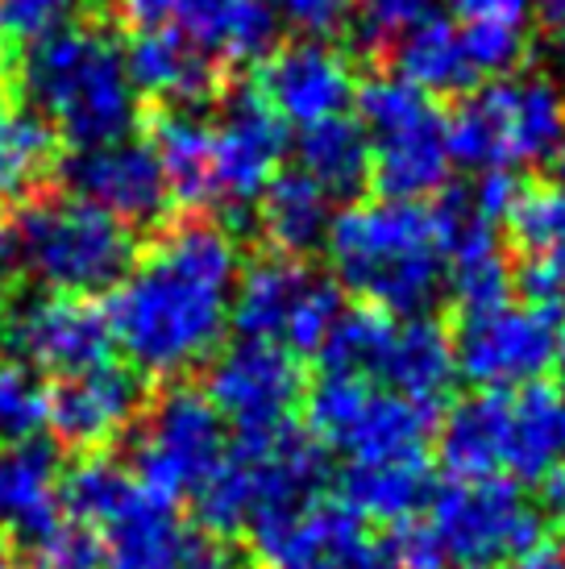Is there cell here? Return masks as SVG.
I'll use <instances>...</instances> for the list:
<instances>
[{"label": "cell", "mask_w": 565, "mask_h": 569, "mask_svg": "<svg viewBox=\"0 0 565 569\" xmlns=\"http://www.w3.org/2000/svg\"><path fill=\"white\" fill-rule=\"evenodd\" d=\"M241 283V250L229 229L184 221L112 287L109 332L146 375L175 379L208 362L229 332Z\"/></svg>", "instance_id": "cell-1"}, {"label": "cell", "mask_w": 565, "mask_h": 569, "mask_svg": "<svg viewBox=\"0 0 565 569\" xmlns=\"http://www.w3.org/2000/svg\"><path fill=\"white\" fill-rule=\"evenodd\" d=\"M325 253L337 287L387 317H420L445 287V238L437 204L361 200L333 217Z\"/></svg>", "instance_id": "cell-2"}, {"label": "cell", "mask_w": 565, "mask_h": 569, "mask_svg": "<svg viewBox=\"0 0 565 569\" xmlns=\"http://www.w3.org/2000/svg\"><path fill=\"white\" fill-rule=\"evenodd\" d=\"M21 96L33 117L76 150L121 142L138 126V88L126 47L100 26H63L26 47L17 63Z\"/></svg>", "instance_id": "cell-3"}, {"label": "cell", "mask_w": 565, "mask_h": 569, "mask_svg": "<svg viewBox=\"0 0 565 569\" xmlns=\"http://www.w3.org/2000/svg\"><path fill=\"white\" fill-rule=\"evenodd\" d=\"M17 267L33 274L42 291L100 296L117 287L133 267V229L76 196L33 200L13 224Z\"/></svg>", "instance_id": "cell-4"}, {"label": "cell", "mask_w": 565, "mask_h": 569, "mask_svg": "<svg viewBox=\"0 0 565 569\" xmlns=\"http://www.w3.org/2000/svg\"><path fill=\"white\" fill-rule=\"evenodd\" d=\"M59 507L100 540V569H179L191 545L171 499L146 490L117 461L88 458L63 478Z\"/></svg>", "instance_id": "cell-5"}, {"label": "cell", "mask_w": 565, "mask_h": 569, "mask_svg": "<svg viewBox=\"0 0 565 569\" xmlns=\"http://www.w3.org/2000/svg\"><path fill=\"white\" fill-rule=\"evenodd\" d=\"M325 470V449L313 441V432H299L296 425L254 432L241 437L196 490V511L205 528L229 537L250 528L258 516L320 499Z\"/></svg>", "instance_id": "cell-6"}, {"label": "cell", "mask_w": 565, "mask_h": 569, "mask_svg": "<svg viewBox=\"0 0 565 569\" xmlns=\"http://www.w3.org/2000/svg\"><path fill=\"white\" fill-rule=\"evenodd\" d=\"M565 146V92L545 76H503L462 100L449 150L474 171H516L557 159Z\"/></svg>", "instance_id": "cell-7"}, {"label": "cell", "mask_w": 565, "mask_h": 569, "mask_svg": "<svg viewBox=\"0 0 565 569\" xmlns=\"http://www.w3.org/2000/svg\"><path fill=\"white\" fill-rule=\"evenodd\" d=\"M354 100L370 150V174L387 200H424L449 183V117L433 96L399 76H375Z\"/></svg>", "instance_id": "cell-8"}, {"label": "cell", "mask_w": 565, "mask_h": 569, "mask_svg": "<svg viewBox=\"0 0 565 569\" xmlns=\"http://www.w3.org/2000/svg\"><path fill=\"white\" fill-rule=\"evenodd\" d=\"M325 370L358 375L391 396L433 408L454 387V341L428 317H387V312H346L325 341Z\"/></svg>", "instance_id": "cell-9"}, {"label": "cell", "mask_w": 565, "mask_h": 569, "mask_svg": "<svg viewBox=\"0 0 565 569\" xmlns=\"http://www.w3.org/2000/svg\"><path fill=\"white\" fill-rule=\"evenodd\" d=\"M433 416H437L433 408H420L341 370H325V379L308 396L313 441L341 453L346 466L428 458Z\"/></svg>", "instance_id": "cell-10"}, {"label": "cell", "mask_w": 565, "mask_h": 569, "mask_svg": "<svg viewBox=\"0 0 565 569\" xmlns=\"http://www.w3.org/2000/svg\"><path fill=\"white\" fill-rule=\"evenodd\" d=\"M424 537L440 566L499 569L541 545V516L507 478L449 482L428 499Z\"/></svg>", "instance_id": "cell-11"}, {"label": "cell", "mask_w": 565, "mask_h": 569, "mask_svg": "<svg viewBox=\"0 0 565 569\" xmlns=\"http://www.w3.org/2000/svg\"><path fill=\"white\" fill-rule=\"evenodd\" d=\"M341 317V287L333 279L299 258H262L237 283L229 325L241 332V341L313 353L325 349Z\"/></svg>", "instance_id": "cell-12"}, {"label": "cell", "mask_w": 565, "mask_h": 569, "mask_svg": "<svg viewBox=\"0 0 565 569\" xmlns=\"http://www.w3.org/2000/svg\"><path fill=\"white\" fill-rule=\"evenodd\" d=\"M229 453L225 420L196 387H171L146 411L133 441V475L162 499L196 495Z\"/></svg>", "instance_id": "cell-13"}, {"label": "cell", "mask_w": 565, "mask_h": 569, "mask_svg": "<svg viewBox=\"0 0 565 569\" xmlns=\"http://www.w3.org/2000/svg\"><path fill=\"white\" fill-rule=\"evenodd\" d=\"M454 341L457 375L483 391L533 387L557 358L553 317L533 303H499L483 312H462Z\"/></svg>", "instance_id": "cell-14"}, {"label": "cell", "mask_w": 565, "mask_h": 569, "mask_svg": "<svg viewBox=\"0 0 565 569\" xmlns=\"http://www.w3.org/2000/svg\"><path fill=\"white\" fill-rule=\"evenodd\" d=\"M0 337L13 349L17 362L30 366L33 375H59V379L109 362L112 349L109 317L92 300L59 291H33L9 303Z\"/></svg>", "instance_id": "cell-15"}, {"label": "cell", "mask_w": 565, "mask_h": 569, "mask_svg": "<svg viewBox=\"0 0 565 569\" xmlns=\"http://www.w3.org/2000/svg\"><path fill=\"white\" fill-rule=\"evenodd\" d=\"M208 403L241 437L275 432L291 425V411L304 399V366L296 353L262 341H234L208 362Z\"/></svg>", "instance_id": "cell-16"}, {"label": "cell", "mask_w": 565, "mask_h": 569, "mask_svg": "<svg viewBox=\"0 0 565 569\" xmlns=\"http://www.w3.org/2000/svg\"><path fill=\"white\" fill-rule=\"evenodd\" d=\"M287 129L258 92H237L212 126V200L225 208L258 204L279 179Z\"/></svg>", "instance_id": "cell-17"}, {"label": "cell", "mask_w": 565, "mask_h": 569, "mask_svg": "<svg viewBox=\"0 0 565 569\" xmlns=\"http://www.w3.org/2000/svg\"><path fill=\"white\" fill-rule=\"evenodd\" d=\"M258 88L275 117L299 129L346 117V104L358 96L349 59L325 38H299L291 47L275 50L262 67Z\"/></svg>", "instance_id": "cell-18"}, {"label": "cell", "mask_w": 565, "mask_h": 569, "mask_svg": "<svg viewBox=\"0 0 565 569\" xmlns=\"http://www.w3.org/2000/svg\"><path fill=\"white\" fill-rule=\"evenodd\" d=\"M67 188L76 200H88L121 224L158 221L171 204L155 150L129 138L76 150L67 159Z\"/></svg>", "instance_id": "cell-19"}, {"label": "cell", "mask_w": 565, "mask_h": 569, "mask_svg": "<svg viewBox=\"0 0 565 569\" xmlns=\"http://www.w3.org/2000/svg\"><path fill=\"white\" fill-rule=\"evenodd\" d=\"M141 411V382L133 370L100 362L92 370L67 375L50 391V428L76 449H105Z\"/></svg>", "instance_id": "cell-20"}, {"label": "cell", "mask_w": 565, "mask_h": 569, "mask_svg": "<svg viewBox=\"0 0 565 569\" xmlns=\"http://www.w3.org/2000/svg\"><path fill=\"white\" fill-rule=\"evenodd\" d=\"M126 67L138 96L162 100L167 112H191L217 88V67L179 30H138L126 47Z\"/></svg>", "instance_id": "cell-21"}, {"label": "cell", "mask_w": 565, "mask_h": 569, "mask_svg": "<svg viewBox=\"0 0 565 569\" xmlns=\"http://www.w3.org/2000/svg\"><path fill=\"white\" fill-rule=\"evenodd\" d=\"M512 229L524 250L519 283L533 308L557 317L565 308V188H536L519 196Z\"/></svg>", "instance_id": "cell-22"}, {"label": "cell", "mask_w": 565, "mask_h": 569, "mask_svg": "<svg viewBox=\"0 0 565 569\" xmlns=\"http://www.w3.org/2000/svg\"><path fill=\"white\" fill-rule=\"evenodd\" d=\"M184 38L212 67H246L267 59L279 21L262 0H188L184 4Z\"/></svg>", "instance_id": "cell-23"}, {"label": "cell", "mask_w": 565, "mask_h": 569, "mask_svg": "<svg viewBox=\"0 0 565 569\" xmlns=\"http://www.w3.org/2000/svg\"><path fill=\"white\" fill-rule=\"evenodd\" d=\"M565 466V391L533 382L507 396V453L503 470L516 478H553Z\"/></svg>", "instance_id": "cell-24"}, {"label": "cell", "mask_w": 565, "mask_h": 569, "mask_svg": "<svg viewBox=\"0 0 565 569\" xmlns=\"http://www.w3.org/2000/svg\"><path fill=\"white\" fill-rule=\"evenodd\" d=\"M507 396L512 391H478L462 399L440 425L437 449L454 482L499 478L507 453Z\"/></svg>", "instance_id": "cell-25"}, {"label": "cell", "mask_w": 565, "mask_h": 569, "mask_svg": "<svg viewBox=\"0 0 565 569\" xmlns=\"http://www.w3.org/2000/svg\"><path fill=\"white\" fill-rule=\"evenodd\" d=\"M395 76L412 88H420L424 96H457L478 80L470 54H466L462 26L437 13H428L420 26H412L395 42Z\"/></svg>", "instance_id": "cell-26"}, {"label": "cell", "mask_w": 565, "mask_h": 569, "mask_svg": "<svg viewBox=\"0 0 565 569\" xmlns=\"http://www.w3.org/2000/svg\"><path fill=\"white\" fill-rule=\"evenodd\" d=\"M341 490H346L341 503L358 520L404 528L433 499V461L420 458V461H378V466H346Z\"/></svg>", "instance_id": "cell-27"}, {"label": "cell", "mask_w": 565, "mask_h": 569, "mask_svg": "<svg viewBox=\"0 0 565 569\" xmlns=\"http://www.w3.org/2000/svg\"><path fill=\"white\" fill-rule=\"evenodd\" d=\"M59 511V458L47 445H0V528L30 537Z\"/></svg>", "instance_id": "cell-28"}, {"label": "cell", "mask_w": 565, "mask_h": 569, "mask_svg": "<svg viewBox=\"0 0 565 569\" xmlns=\"http://www.w3.org/2000/svg\"><path fill=\"white\" fill-rule=\"evenodd\" d=\"M329 196L316 188L304 174H279L267 188V196L258 200V224L267 233L270 246H279L282 253H308L316 246H325V233L333 224Z\"/></svg>", "instance_id": "cell-29"}, {"label": "cell", "mask_w": 565, "mask_h": 569, "mask_svg": "<svg viewBox=\"0 0 565 569\" xmlns=\"http://www.w3.org/2000/svg\"><path fill=\"white\" fill-rule=\"evenodd\" d=\"M299 174L313 179L325 196H354L370 174V150L366 133L349 117H333L320 126L299 129Z\"/></svg>", "instance_id": "cell-30"}, {"label": "cell", "mask_w": 565, "mask_h": 569, "mask_svg": "<svg viewBox=\"0 0 565 569\" xmlns=\"http://www.w3.org/2000/svg\"><path fill=\"white\" fill-rule=\"evenodd\" d=\"M150 150L171 200H184V204L212 200V129L196 112H167L155 126Z\"/></svg>", "instance_id": "cell-31"}, {"label": "cell", "mask_w": 565, "mask_h": 569, "mask_svg": "<svg viewBox=\"0 0 565 569\" xmlns=\"http://www.w3.org/2000/svg\"><path fill=\"white\" fill-rule=\"evenodd\" d=\"M50 167V129L13 104H0V204L38 188Z\"/></svg>", "instance_id": "cell-32"}, {"label": "cell", "mask_w": 565, "mask_h": 569, "mask_svg": "<svg viewBox=\"0 0 565 569\" xmlns=\"http://www.w3.org/2000/svg\"><path fill=\"white\" fill-rule=\"evenodd\" d=\"M50 425V391L21 362H0V445H33Z\"/></svg>", "instance_id": "cell-33"}, {"label": "cell", "mask_w": 565, "mask_h": 569, "mask_svg": "<svg viewBox=\"0 0 565 569\" xmlns=\"http://www.w3.org/2000/svg\"><path fill=\"white\" fill-rule=\"evenodd\" d=\"M445 283L454 287L462 312H483L512 300V267L503 262L499 246L466 250L445 262Z\"/></svg>", "instance_id": "cell-34"}, {"label": "cell", "mask_w": 565, "mask_h": 569, "mask_svg": "<svg viewBox=\"0 0 565 569\" xmlns=\"http://www.w3.org/2000/svg\"><path fill=\"white\" fill-rule=\"evenodd\" d=\"M21 540L30 553V569H100L96 532L88 523H79L76 516H67L63 507Z\"/></svg>", "instance_id": "cell-35"}, {"label": "cell", "mask_w": 565, "mask_h": 569, "mask_svg": "<svg viewBox=\"0 0 565 569\" xmlns=\"http://www.w3.org/2000/svg\"><path fill=\"white\" fill-rule=\"evenodd\" d=\"M466 54H470L474 76H495L503 80L507 71H516L519 59L528 54V30L524 26H495V21H466L462 26Z\"/></svg>", "instance_id": "cell-36"}, {"label": "cell", "mask_w": 565, "mask_h": 569, "mask_svg": "<svg viewBox=\"0 0 565 569\" xmlns=\"http://www.w3.org/2000/svg\"><path fill=\"white\" fill-rule=\"evenodd\" d=\"M433 13V0H346V17H354L358 38L370 47L399 42L412 26Z\"/></svg>", "instance_id": "cell-37"}, {"label": "cell", "mask_w": 565, "mask_h": 569, "mask_svg": "<svg viewBox=\"0 0 565 569\" xmlns=\"http://www.w3.org/2000/svg\"><path fill=\"white\" fill-rule=\"evenodd\" d=\"M83 4L88 0H0V33L38 42V38L71 26V17Z\"/></svg>", "instance_id": "cell-38"}, {"label": "cell", "mask_w": 565, "mask_h": 569, "mask_svg": "<svg viewBox=\"0 0 565 569\" xmlns=\"http://www.w3.org/2000/svg\"><path fill=\"white\" fill-rule=\"evenodd\" d=\"M275 21L299 30L304 38H325L346 21V0H262Z\"/></svg>", "instance_id": "cell-39"}, {"label": "cell", "mask_w": 565, "mask_h": 569, "mask_svg": "<svg viewBox=\"0 0 565 569\" xmlns=\"http://www.w3.org/2000/svg\"><path fill=\"white\" fill-rule=\"evenodd\" d=\"M466 21H495V26H524L536 0H449Z\"/></svg>", "instance_id": "cell-40"}, {"label": "cell", "mask_w": 565, "mask_h": 569, "mask_svg": "<svg viewBox=\"0 0 565 569\" xmlns=\"http://www.w3.org/2000/svg\"><path fill=\"white\" fill-rule=\"evenodd\" d=\"M112 4L138 30H167V21L184 13L188 0H112Z\"/></svg>", "instance_id": "cell-41"}, {"label": "cell", "mask_w": 565, "mask_h": 569, "mask_svg": "<svg viewBox=\"0 0 565 569\" xmlns=\"http://www.w3.org/2000/svg\"><path fill=\"white\" fill-rule=\"evenodd\" d=\"M179 569H241L234 561V553L212 537H191L188 553L179 561Z\"/></svg>", "instance_id": "cell-42"}, {"label": "cell", "mask_w": 565, "mask_h": 569, "mask_svg": "<svg viewBox=\"0 0 565 569\" xmlns=\"http://www.w3.org/2000/svg\"><path fill=\"white\" fill-rule=\"evenodd\" d=\"M512 569H565V549L562 545H536V549H528V553L519 557V561H512Z\"/></svg>", "instance_id": "cell-43"}, {"label": "cell", "mask_w": 565, "mask_h": 569, "mask_svg": "<svg viewBox=\"0 0 565 569\" xmlns=\"http://www.w3.org/2000/svg\"><path fill=\"white\" fill-rule=\"evenodd\" d=\"M541 17H545V30L557 42V50L565 54V0H545L541 4Z\"/></svg>", "instance_id": "cell-44"}, {"label": "cell", "mask_w": 565, "mask_h": 569, "mask_svg": "<svg viewBox=\"0 0 565 569\" xmlns=\"http://www.w3.org/2000/svg\"><path fill=\"white\" fill-rule=\"evenodd\" d=\"M545 499H549V511H553V516H557V520L565 523V466L549 478V490H545Z\"/></svg>", "instance_id": "cell-45"}, {"label": "cell", "mask_w": 565, "mask_h": 569, "mask_svg": "<svg viewBox=\"0 0 565 569\" xmlns=\"http://www.w3.org/2000/svg\"><path fill=\"white\" fill-rule=\"evenodd\" d=\"M17 267L13 258V238H9V229H0V283H4V274Z\"/></svg>", "instance_id": "cell-46"}, {"label": "cell", "mask_w": 565, "mask_h": 569, "mask_svg": "<svg viewBox=\"0 0 565 569\" xmlns=\"http://www.w3.org/2000/svg\"><path fill=\"white\" fill-rule=\"evenodd\" d=\"M553 362H557V366L565 370V329L557 332V358H553Z\"/></svg>", "instance_id": "cell-47"}, {"label": "cell", "mask_w": 565, "mask_h": 569, "mask_svg": "<svg viewBox=\"0 0 565 569\" xmlns=\"http://www.w3.org/2000/svg\"><path fill=\"white\" fill-rule=\"evenodd\" d=\"M0 569H17V561L9 557V549H4V545H0Z\"/></svg>", "instance_id": "cell-48"}]
</instances>
